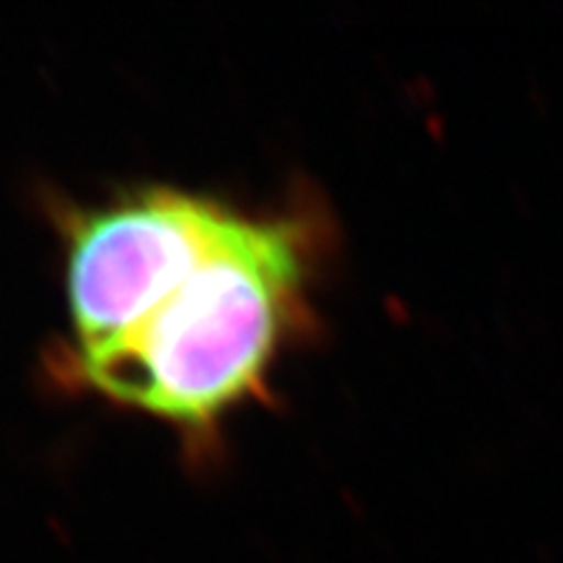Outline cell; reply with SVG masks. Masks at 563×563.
Listing matches in <instances>:
<instances>
[{"instance_id": "obj_1", "label": "cell", "mask_w": 563, "mask_h": 563, "mask_svg": "<svg viewBox=\"0 0 563 563\" xmlns=\"http://www.w3.org/2000/svg\"><path fill=\"white\" fill-rule=\"evenodd\" d=\"M313 228L295 214L238 217L196 269L95 357L66 363L84 389L186 433H209L266 389L306 313Z\"/></svg>"}, {"instance_id": "obj_2", "label": "cell", "mask_w": 563, "mask_h": 563, "mask_svg": "<svg viewBox=\"0 0 563 563\" xmlns=\"http://www.w3.org/2000/svg\"><path fill=\"white\" fill-rule=\"evenodd\" d=\"M238 217L209 196L139 188L66 224V295L74 347L95 357L133 332L199 266Z\"/></svg>"}]
</instances>
